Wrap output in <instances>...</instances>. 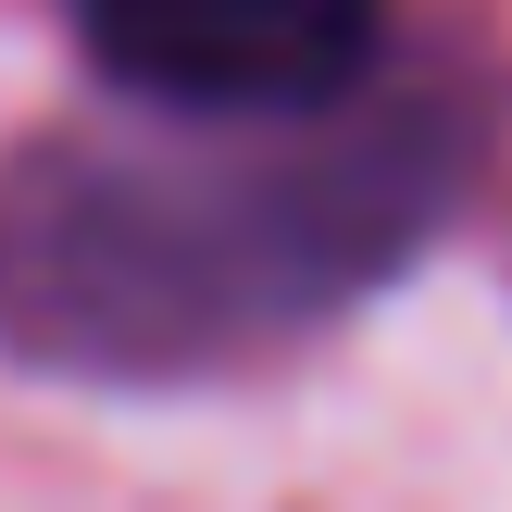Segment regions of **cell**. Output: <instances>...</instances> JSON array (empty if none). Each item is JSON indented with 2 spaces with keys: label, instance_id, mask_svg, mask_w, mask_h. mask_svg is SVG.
<instances>
[{
  "label": "cell",
  "instance_id": "7a4b0ae2",
  "mask_svg": "<svg viewBox=\"0 0 512 512\" xmlns=\"http://www.w3.org/2000/svg\"><path fill=\"white\" fill-rule=\"evenodd\" d=\"M113 100L150 113H313L388 75L400 0H63Z\"/></svg>",
  "mask_w": 512,
  "mask_h": 512
},
{
  "label": "cell",
  "instance_id": "6da1fadb",
  "mask_svg": "<svg viewBox=\"0 0 512 512\" xmlns=\"http://www.w3.org/2000/svg\"><path fill=\"white\" fill-rule=\"evenodd\" d=\"M475 125L363 75L313 113H125L0 163V350L75 388H188L325 338L450 225Z\"/></svg>",
  "mask_w": 512,
  "mask_h": 512
}]
</instances>
